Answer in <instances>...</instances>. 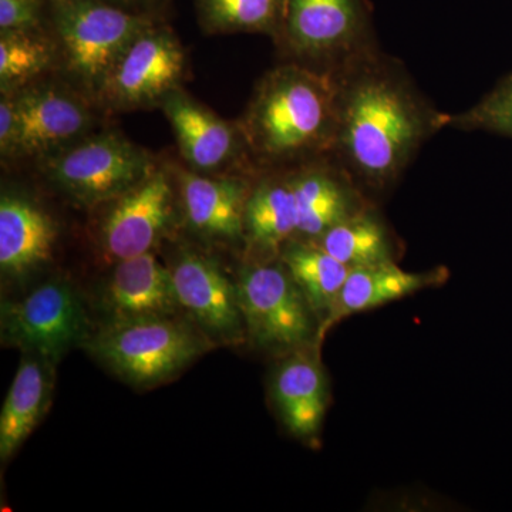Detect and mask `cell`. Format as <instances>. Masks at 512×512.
Masks as SVG:
<instances>
[{"label":"cell","mask_w":512,"mask_h":512,"mask_svg":"<svg viewBox=\"0 0 512 512\" xmlns=\"http://www.w3.org/2000/svg\"><path fill=\"white\" fill-rule=\"evenodd\" d=\"M296 238L315 242L330 228L376 202L367 197L332 153L288 168Z\"/></svg>","instance_id":"obj_13"},{"label":"cell","mask_w":512,"mask_h":512,"mask_svg":"<svg viewBox=\"0 0 512 512\" xmlns=\"http://www.w3.org/2000/svg\"><path fill=\"white\" fill-rule=\"evenodd\" d=\"M237 285L247 338L256 348L278 356L320 349L318 316L281 259H251Z\"/></svg>","instance_id":"obj_6"},{"label":"cell","mask_w":512,"mask_h":512,"mask_svg":"<svg viewBox=\"0 0 512 512\" xmlns=\"http://www.w3.org/2000/svg\"><path fill=\"white\" fill-rule=\"evenodd\" d=\"M185 222L208 241L244 242V215L254 181L239 175L175 171Z\"/></svg>","instance_id":"obj_15"},{"label":"cell","mask_w":512,"mask_h":512,"mask_svg":"<svg viewBox=\"0 0 512 512\" xmlns=\"http://www.w3.org/2000/svg\"><path fill=\"white\" fill-rule=\"evenodd\" d=\"M50 0H0V32L43 30Z\"/></svg>","instance_id":"obj_27"},{"label":"cell","mask_w":512,"mask_h":512,"mask_svg":"<svg viewBox=\"0 0 512 512\" xmlns=\"http://www.w3.org/2000/svg\"><path fill=\"white\" fill-rule=\"evenodd\" d=\"M55 221L35 201L19 194L0 198V271L19 279L47 264L55 249Z\"/></svg>","instance_id":"obj_19"},{"label":"cell","mask_w":512,"mask_h":512,"mask_svg":"<svg viewBox=\"0 0 512 512\" xmlns=\"http://www.w3.org/2000/svg\"><path fill=\"white\" fill-rule=\"evenodd\" d=\"M446 127L487 131L512 138V73L495 84L494 89L470 109L447 114Z\"/></svg>","instance_id":"obj_26"},{"label":"cell","mask_w":512,"mask_h":512,"mask_svg":"<svg viewBox=\"0 0 512 512\" xmlns=\"http://www.w3.org/2000/svg\"><path fill=\"white\" fill-rule=\"evenodd\" d=\"M330 79L338 110L332 154L376 202L399 183L423 144L446 128L447 114L382 49Z\"/></svg>","instance_id":"obj_1"},{"label":"cell","mask_w":512,"mask_h":512,"mask_svg":"<svg viewBox=\"0 0 512 512\" xmlns=\"http://www.w3.org/2000/svg\"><path fill=\"white\" fill-rule=\"evenodd\" d=\"M195 5L208 33H264L275 39L284 0H195Z\"/></svg>","instance_id":"obj_25"},{"label":"cell","mask_w":512,"mask_h":512,"mask_svg":"<svg viewBox=\"0 0 512 512\" xmlns=\"http://www.w3.org/2000/svg\"><path fill=\"white\" fill-rule=\"evenodd\" d=\"M84 346L123 382L151 389L180 375L214 343L174 315L109 322Z\"/></svg>","instance_id":"obj_3"},{"label":"cell","mask_w":512,"mask_h":512,"mask_svg":"<svg viewBox=\"0 0 512 512\" xmlns=\"http://www.w3.org/2000/svg\"><path fill=\"white\" fill-rule=\"evenodd\" d=\"M109 322L174 316L181 311L170 268L153 252L116 262L104 286Z\"/></svg>","instance_id":"obj_17"},{"label":"cell","mask_w":512,"mask_h":512,"mask_svg":"<svg viewBox=\"0 0 512 512\" xmlns=\"http://www.w3.org/2000/svg\"><path fill=\"white\" fill-rule=\"evenodd\" d=\"M450 272L444 266L424 272L404 271L397 262L350 269L332 312L319 328V345L333 326L356 313H365L400 301L427 288L446 284Z\"/></svg>","instance_id":"obj_18"},{"label":"cell","mask_w":512,"mask_h":512,"mask_svg":"<svg viewBox=\"0 0 512 512\" xmlns=\"http://www.w3.org/2000/svg\"><path fill=\"white\" fill-rule=\"evenodd\" d=\"M336 123L332 79L285 62L259 80L239 127L254 164L275 170L332 153Z\"/></svg>","instance_id":"obj_2"},{"label":"cell","mask_w":512,"mask_h":512,"mask_svg":"<svg viewBox=\"0 0 512 512\" xmlns=\"http://www.w3.org/2000/svg\"><path fill=\"white\" fill-rule=\"evenodd\" d=\"M13 138H15V109L10 94H2L0 100V151L2 156H12Z\"/></svg>","instance_id":"obj_28"},{"label":"cell","mask_w":512,"mask_h":512,"mask_svg":"<svg viewBox=\"0 0 512 512\" xmlns=\"http://www.w3.org/2000/svg\"><path fill=\"white\" fill-rule=\"evenodd\" d=\"M181 311L217 345H238L247 338L237 281L210 256L180 252L168 266Z\"/></svg>","instance_id":"obj_10"},{"label":"cell","mask_w":512,"mask_h":512,"mask_svg":"<svg viewBox=\"0 0 512 512\" xmlns=\"http://www.w3.org/2000/svg\"><path fill=\"white\" fill-rule=\"evenodd\" d=\"M15 109L12 156L50 157L86 136L93 114L82 97L63 87L30 84L10 93Z\"/></svg>","instance_id":"obj_12"},{"label":"cell","mask_w":512,"mask_h":512,"mask_svg":"<svg viewBox=\"0 0 512 512\" xmlns=\"http://www.w3.org/2000/svg\"><path fill=\"white\" fill-rule=\"evenodd\" d=\"M281 359L271 376V402L291 436L315 444L330 404L329 380L319 348L296 350Z\"/></svg>","instance_id":"obj_14"},{"label":"cell","mask_w":512,"mask_h":512,"mask_svg":"<svg viewBox=\"0 0 512 512\" xmlns=\"http://www.w3.org/2000/svg\"><path fill=\"white\" fill-rule=\"evenodd\" d=\"M274 40L286 62L329 77L380 49L367 0H284Z\"/></svg>","instance_id":"obj_4"},{"label":"cell","mask_w":512,"mask_h":512,"mask_svg":"<svg viewBox=\"0 0 512 512\" xmlns=\"http://www.w3.org/2000/svg\"><path fill=\"white\" fill-rule=\"evenodd\" d=\"M3 345L35 353L57 363L90 336L89 319L79 293L63 278H53L0 311Z\"/></svg>","instance_id":"obj_8"},{"label":"cell","mask_w":512,"mask_h":512,"mask_svg":"<svg viewBox=\"0 0 512 512\" xmlns=\"http://www.w3.org/2000/svg\"><path fill=\"white\" fill-rule=\"evenodd\" d=\"M315 242L350 269L397 262L402 254L399 239L376 204L330 228Z\"/></svg>","instance_id":"obj_22"},{"label":"cell","mask_w":512,"mask_h":512,"mask_svg":"<svg viewBox=\"0 0 512 512\" xmlns=\"http://www.w3.org/2000/svg\"><path fill=\"white\" fill-rule=\"evenodd\" d=\"M49 20L67 74L99 97L127 47L160 19L106 0H57L50 3Z\"/></svg>","instance_id":"obj_5"},{"label":"cell","mask_w":512,"mask_h":512,"mask_svg":"<svg viewBox=\"0 0 512 512\" xmlns=\"http://www.w3.org/2000/svg\"><path fill=\"white\" fill-rule=\"evenodd\" d=\"M57 2V0H50V3Z\"/></svg>","instance_id":"obj_30"},{"label":"cell","mask_w":512,"mask_h":512,"mask_svg":"<svg viewBox=\"0 0 512 512\" xmlns=\"http://www.w3.org/2000/svg\"><path fill=\"white\" fill-rule=\"evenodd\" d=\"M60 56L56 39L43 30L0 32V89L10 94L39 79Z\"/></svg>","instance_id":"obj_24"},{"label":"cell","mask_w":512,"mask_h":512,"mask_svg":"<svg viewBox=\"0 0 512 512\" xmlns=\"http://www.w3.org/2000/svg\"><path fill=\"white\" fill-rule=\"evenodd\" d=\"M254 181L244 215V242L252 261L278 259L296 238V211L288 168L262 170Z\"/></svg>","instance_id":"obj_20"},{"label":"cell","mask_w":512,"mask_h":512,"mask_svg":"<svg viewBox=\"0 0 512 512\" xmlns=\"http://www.w3.org/2000/svg\"><path fill=\"white\" fill-rule=\"evenodd\" d=\"M185 53L173 30L157 20L131 42L113 67L99 99L111 109L161 106L180 89Z\"/></svg>","instance_id":"obj_9"},{"label":"cell","mask_w":512,"mask_h":512,"mask_svg":"<svg viewBox=\"0 0 512 512\" xmlns=\"http://www.w3.org/2000/svg\"><path fill=\"white\" fill-rule=\"evenodd\" d=\"M173 127L181 156L192 171L210 174L249 156L241 127L220 116L177 89L161 104Z\"/></svg>","instance_id":"obj_16"},{"label":"cell","mask_w":512,"mask_h":512,"mask_svg":"<svg viewBox=\"0 0 512 512\" xmlns=\"http://www.w3.org/2000/svg\"><path fill=\"white\" fill-rule=\"evenodd\" d=\"M322 325L338 301L350 268L316 242L292 239L279 255Z\"/></svg>","instance_id":"obj_23"},{"label":"cell","mask_w":512,"mask_h":512,"mask_svg":"<svg viewBox=\"0 0 512 512\" xmlns=\"http://www.w3.org/2000/svg\"><path fill=\"white\" fill-rule=\"evenodd\" d=\"M175 174L156 167L133 188L110 201L100 227V245L110 261L151 252L170 227Z\"/></svg>","instance_id":"obj_11"},{"label":"cell","mask_w":512,"mask_h":512,"mask_svg":"<svg viewBox=\"0 0 512 512\" xmlns=\"http://www.w3.org/2000/svg\"><path fill=\"white\" fill-rule=\"evenodd\" d=\"M113 5L121 6V8L133 10L137 13H147V15H156L161 9L165 8L168 0H106Z\"/></svg>","instance_id":"obj_29"},{"label":"cell","mask_w":512,"mask_h":512,"mask_svg":"<svg viewBox=\"0 0 512 512\" xmlns=\"http://www.w3.org/2000/svg\"><path fill=\"white\" fill-rule=\"evenodd\" d=\"M56 363L23 353L0 412V460L8 463L29 439L52 400Z\"/></svg>","instance_id":"obj_21"},{"label":"cell","mask_w":512,"mask_h":512,"mask_svg":"<svg viewBox=\"0 0 512 512\" xmlns=\"http://www.w3.org/2000/svg\"><path fill=\"white\" fill-rule=\"evenodd\" d=\"M153 157L119 133L82 138L47 157L49 180L86 207L106 204L156 168Z\"/></svg>","instance_id":"obj_7"}]
</instances>
